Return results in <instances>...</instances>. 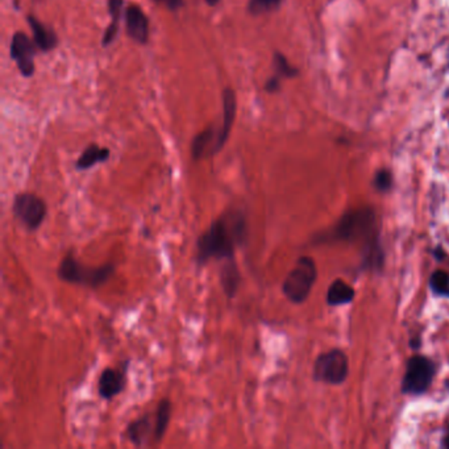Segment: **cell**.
<instances>
[{
    "label": "cell",
    "mask_w": 449,
    "mask_h": 449,
    "mask_svg": "<svg viewBox=\"0 0 449 449\" xmlns=\"http://www.w3.org/2000/svg\"><path fill=\"white\" fill-rule=\"evenodd\" d=\"M248 240V222L240 210H229L219 216L197 241V262L203 266L210 260H234L237 246Z\"/></svg>",
    "instance_id": "obj_1"
},
{
    "label": "cell",
    "mask_w": 449,
    "mask_h": 449,
    "mask_svg": "<svg viewBox=\"0 0 449 449\" xmlns=\"http://www.w3.org/2000/svg\"><path fill=\"white\" fill-rule=\"evenodd\" d=\"M113 263H104L101 266H89L78 261L73 254H67L58 266V277L61 281L81 285L91 289L103 286L115 274Z\"/></svg>",
    "instance_id": "obj_2"
},
{
    "label": "cell",
    "mask_w": 449,
    "mask_h": 449,
    "mask_svg": "<svg viewBox=\"0 0 449 449\" xmlns=\"http://www.w3.org/2000/svg\"><path fill=\"white\" fill-rule=\"evenodd\" d=\"M317 280V266L309 257H300L295 268L289 273L282 285L285 297L292 303H303L309 298V291Z\"/></svg>",
    "instance_id": "obj_3"
},
{
    "label": "cell",
    "mask_w": 449,
    "mask_h": 449,
    "mask_svg": "<svg viewBox=\"0 0 449 449\" xmlns=\"http://www.w3.org/2000/svg\"><path fill=\"white\" fill-rule=\"evenodd\" d=\"M12 211L15 217L27 229L38 231L47 217V207L45 200L38 195L21 193L15 198Z\"/></svg>",
    "instance_id": "obj_4"
},
{
    "label": "cell",
    "mask_w": 449,
    "mask_h": 449,
    "mask_svg": "<svg viewBox=\"0 0 449 449\" xmlns=\"http://www.w3.org/2000/svg\"><path fill=\"white\" fill-rule=\"evenodd\" d=\"M435 372L436 368L431 360L423 356H414L407 363L403 378V393L412 395L424 393L430 387Z\"/></svg>",
    "instance_id": "obj_5"
},
{
    "label": "cell",
    "mask_w": 449,
    "mask_h": 449,
    "mask_svg": "<svg viewBox=\"0 0 449 449\" xmlns=\"http://www.w3.org/2000/svg\"><path fill=\"white\" fill-rule=\"evenodd\" d=\"M348 358L346 353L334 349L318 357L314 366V378L326 384L339 385L346 381Z\"/></svg>",
    "instance_id": "obj_6"
},
{
    "label": "cell",
    "mask_w": 449,
    "mask_h": 449,
    "mask_svg": "<svg viewBox=\"0 0 449 449\" xmlns=\"http://www.w3.org/2000/svg\"><path fill=\"white\" fill-rule=\"evenodd\" d=\"M375 214L369 208L352 211L344 216L337 225V234L341 239L357 240L366 237L375 228Z\"/></svg>",
    "instance_id": "obj_7"
},
{
    "label": "cell",
    "mask_w": 449,
    "mask_h": 449,
    "mask_svg": "<svg viewBox=\"0 0 449 449\" xmlns=\"http://www.w3.org/2000/svg\"><path fill=\"white\" fill-rule=\"evenodd\" d=\"M36 44L33 40L24 33L16 32L11 40V58L16 62L20 73L24 76H33L35 74V56H36Z\"/></svg>",
    "instance_id": "obj_8"
},
{
    "label": "cell",
    "mask_w": 449,
    "mask_h": 449,
    "mask_svg": "<svg viewBox=\"0 0 449 449\" xmlns=\"http://www.w3.org/2000/svg\"><path fill=\"white\" fill-rule=\"evenodd\" d=\"M125 30L135 42L145 45L149 40V19L140 6L131 4L125 11Z\"/></svg>",
    "instance_id": "obj_9"
},
{
    "label": "cell",
    "mask_w": 449,
    "mask_h": 449,
    "mask_svg": "<svg viewBox=\"0 0 449 449\" xmlns=\"http://www.w3.org/2000/svg\"><path fill=\"white\" fill-rule=\"evenodd\" d=\"M127 385V373L125 366L123 369L106 368L98 381V392L99 395L106 399L111 401L115 397L123 393Z\"/></svg>",
    "instance_id": "obj_10"
},
{
    "label": "cell",
    "mask_w": 449,
    "mask_h": 449,
    "mask_svg": "<svg viewBox=\"0 0 449 449\" xmlns=\"http://www.w3.org/2000/svg\"><path fill=\"white\" fill-rule=\"evenodd\" d=\"M222 101H223V124H222L220 131H219V140H217V147H216L217 153L224 148L225 142L229 139V133L232 130L236 111H237L236 93L231 87H225L223 90Z\"/></svg>",
    "instance_id": "obj_11"
},
{
    "label": "cell",
    "mask_w": 449,
    "mask_h": 449,
    "mask_svg": "<svg viewBox=\"0 0 449 449\" xmlns=\"http://www.w3.org/2000/svg\"><path fill=\"white\" fill-rule=\"evenodd\" d=\"M125 435H127V439L130 440L133 445L136 447L145 445L149 441L150 436L152 439L154 436L153 418L150 415H145L136 421H131L127 426Z\"/></svg>",
    "instance_id": "obj_12"
},
{
    "label": "cell",
    "mask_w": 449,
    "mask_h": 449,
    "mask_svg": "<svg viewBox=\"0 0 449 449\" xmlns=\"http://www.w3.org/2000/svg\"><path fill=\"white\" fill-rule=\"evenodd\" d=\"M217 140H219V132L216 133L215 130L212 127L207 128L205 131L198 133L194 137V140L191 142V156L193 159H202L208 156H214L217 147Z\"/></svg>",
    "instance_id": "obj_13"
},
{
    "label": "cell",
    "mask_w": 449,
    "mask_h": 449,
    "mask_svg": "<svg viewBox=\"0 0 449 449\" xmlns=\"http://www.w3.org/2000/svg\"><path fill=\"white\" fill-rule=\"evenodd\" d=\"M29 27L33 32V41L36 44V47L41 52H50L57 47L58 44V38H57L56 32L52 28L47 27L44 23H41L38 18H35L33 15H29L28 18Z\"/></svg>",
    "instance_id": "obj_14"
},
{
    "label": "cell",
    "mask_w": 449,
    "mask_h": 449,
    "mask_svg": "<svg viewBox=\"0 0 449 449\" xmlns=\"http://www.w3.org/2000/svg\"><path fill=\"white\" fill-rule=\"evenodd\" d=\"M108 159H110V149L108 148H102L98 144H91L82 152L79 159H76L75 169L76 170H87V169H91L98 164L106 162Z\"/></svg>",
    "instance_id": "obj_15"
},
{
    "label": "cell",
    "mask_w": 449,
    "mask_h": 449,
    "mask_svg": "<svg viewBox=\"0 0 449 449\" xmlns=\"http://www.w3.org/2000/svg\"><path fill=\"white\" fill-rule=\"evenodd\" d=\"M240 281H241V275H240L236 261L227 260L222 268V272H220V283H222V288L227 294V297L234 298L236 292L239 290Z\"/></svg>",
    "instance_id": "obj_16"
},
{
    "label": "cell",
    "mask_w": 449,
    "mask_h": 449,
    "mask_svg": "<svg viewBox=\"0 0 449 449\" xmlns=\"http://www.w3.org/2000/svg\"><path fill=\"white\" fill-rule=\"evenodd\" d=\"M123 3H124V0H108V12H110V16H111V23L104 30L103 38H102V45L104 47L111 45L113 40L118 38Z\"/></svg>",
    "instance_id": "obj_17"
},
{
    "label": "cell",
    "mask_w": 449,
    "mask_h": 449,
    "mask_svg": "<svg viewBox=\"0 0 449 449\" xmlns=\"http://www.w3.org/2000/svg\"><path fill=\"white\" fill-rule=\"evenodd\" d=\"M171 416V402L168 398L161 399L157 406L156 418H154V436L153 441L159 443L168 431L169 421Z\"/></svg>",
    "instance_id": "obj_18"
},
{
    "label": "cell",
    "mask_w": 449,
    "mask_h": 449,
    "mask_svg": "<svg viewBox=\"0 0 449 449\" xmlns=\"http://www.w3.org/2000/svg\"><path fill=\"white\" fill-rule=\"evenodd\" d=\"M355 297V290L346 283L344 281L334 282L328 290L327 300L329 305L332 306H340V305H346L353 300Z\"/></svg>",
    "instance_id": "obj_19"
},
{
    "label": "cell",
    "mask_w": 449,
    "mask_h": 449,
    "mask_svg": "<svg viewBox=\"0 0 449 449\" xmlns=\"http://www.w3.org/2000/svg\"><path fill=\"white\" fill-rule=\"evenodd\" d=\"M431 289L435 294L449 297V275L444 272H435L430 280Z\"/></svg>",
    "instance_id": "obj_20"
},
{
    "label": "cell",
    "mask_w": 449,
    "mask_h": 449,
    "mask_svg": "<svg viewBox=\"0 0 449 449\" xmlns=\"http://www.w3.org/2000/svg\"><path fill=\"white\" fill-rule=\"evenodd\" d=\"M282 0H249L248 10L252 15H260L269 11L275 10Z\"/></svg>",
    "instance_id": "obj_21"
},
{
    "label": "cell",
    "mask_w": 449,
    "mask_h": 449,
    "mask_svg": "<svg viewBox=\"0 0 449 449\" xmlns=\"http://www.w3.org/2000/svg\"><path fill=\"white\" fill-rule=\"evenodd\" d=\"M274 67H275V75L280 78H283V76L289 78V76H294L298 73L294 67H291L286 57L281 53L274 55Z\"/></svg>",
    "instance_id": "obj_22"
},
{
    "label": "cell",
    "mask_w": 449,
    "mask_h": 449,
    "mask_svg": "<svg viewBox=\"0 0 449 449\" xmlns=\"http://www.w3.org/2000/svg\"><path fill=\"white\" fill-rule=\"evenodd\" d=\"M392 183H393V178H392V174L387 170H381V171L377 173L375 185L378 190L386 191V190L392 188Z\"/></svg>",
    "instance_id": "obj_23"
},
{
    "label": "cell",
    "mask_w": 449,
    "mask_h": 449,
    "mask_svg": "<svg viewBox=\"0 0 449 449\" xmlns=\"http://www.w3.org/2000/svg\"><path fill=\"white\" fill-rule=\"evenodd\" d=\"M153 1L166 7L170 11H178L183 6V0H153Z\"/></svg>",
    "instance_id": "obj_24"
},
{
    "label": "cell",
    "mask_w": 449,
    "mask_h": 449,
    "mask_svg": "<svg viewBox=\"0 0 449 449\" xmlns=\"http://www.w3.org/2000/svg\"><path fill=\"white\" fill-rule=\"evenodd\" d=\"M281 87V78L277 75H273L272 78L265 84V90L268 93H275Z\"/></svg>",
    "instance_id": "obj_25"
},
{
    "label": "cell",
    "mask_w": 449,
    "mask_h": 449,
    "mask_svg": "<svg viewBox=\"0 0 449 449\" xmlns=\"http://www.w3.org/2000/svg\"><path fill=\"white\" fill-rule=\"evenodd\" d=\"M219 1H220V0H206L207 4H208V6H211V7H215V6H217V4H219Z\"/></svg>",
    "instance_id": "obj_26"
},
{
    "label": "cell",
    "mask_w": 449,
    "mask_h": 449,
    "mask_svg": "<svg viewBox=\"0 0 449 449\" xmlns=\"http://www.w3.org/2000/svg\"><path fill=\"white\" fill-rule=\"evenodd\" d=\"M443 447H444V448H449V433L444 438V440H443Z\"/></svg>",
    "instance_id": "obj_27"
}]
</instances>
